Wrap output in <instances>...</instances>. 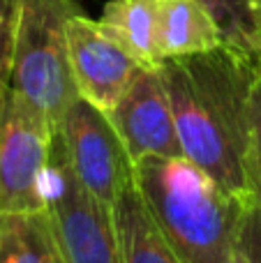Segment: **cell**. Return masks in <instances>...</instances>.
Listing matches in <instances>:
<instances>
[{"instance_id": "1", "label": "cell", "mask_w": 261, "mask_h": 263, "mask_svg": "<svg viewBox=\"0 0 261 263\" xmlns=\"http://www.w3.org/2000/svg\"><path fill=\"white\" fill-rule=\"evenodd\" d=\"M157 67L169 92L183 155L222 187L248 199V100L261 67L229 44L206 53L164 58Z\"/></svg>"}, {"instance_id": "2", "label": "cell", "mask_w": 261, "mask_h": 263, "mask_svg": "<svg viewBox=\"0 0 261 263\" xmlns=\"http://www.w3.org/2000/svg\"><path fill=\"white\" fill-rule=\"evenodd\" d=\"M134 185L183 263H231L250 201L183 157L134 164Z\"/></svg>"}, {"instance_id": "3", "label": "cell", "mask_w": 261, "mask_h": 263, "mask_svg": "<svg viewBox=\"0 0 261 263\" xmlns=\"http://www.w3.org/2000/svg\"><path fill=\"white\" fill-rule=\"evenodd\" d=\"M81 12L77 0H16L9 86L44 111L53 129L79 97L69 65L67 23Z\"/></svg>"}, {"instance_id": "4", "label": "cell", "mask_w": 261, "mask_h": 263, "mask_svg": "<svg viewBox=\"0 0 261 263\" xmlns=\"http://www.w3.org/2000/svg\"><path fill=\"white\" fill-rule=\"evenodd\" d=\"M53 139L44 111L9 86L0 114V213L46 210Z\"/></svg>"}, {"instance_id": "5", "label": "cell", "mask_w": 261, "mask_h": 263, "mask_svg": "<svg viewBox=\"0 0 261 263\" xmlns=\"http://www.w3.org/2000/svg\"><path fill=\"white\" fill-rule=\"evenodd\" d=\"M53 145L83 190L102 203L111 205L134 182V162L109 114L83 97H77L65 111Z\"/></svg>"}, {"instance_id": "6", "label": "cell", "mask_w": 261, "mask_h": 263, "mask_svg": "<svg viewBox=\"0 0 261 263\" xmlns=\"http://www.w3.org/2000/svg\"><path fill=\"white\" fill-rule=\"evenodd\" d=\"M46 213L65 263H125L111 205L83 190L55 145L46 178Z\"/></svg>"}, {"instance_id": "7", "label": "cell", "mask_w": 261, "mask_h": 263, "mask_svg": "<svg viewBox=\"0 0 261 263\" xmlns=\"http://www.w3.org/2000/svg\"><path fill=\"white\" fill-rule=\"evenodd\" d=\"M109 118L134 164L146 157H183L174 109L157 65H141Z\"/></svg>"}, {"instance_id": "8", "label": "cell", "mask_w": 261, "mask_h": 263, "mask_svg": "<svg viewBox=\"0 0 261 263\" xmlns=\"http://www.w3.org/2000/svg\"><path fill=\"white\" fill-rule=\"evenodd\" d=\"M67 44L79 97L109 114L143 63L125 51L100 26V21L86 16V12L69 18Z\"/></svg>"}, {"instance_id": "9", "label": "cell", "mask_w": 261, "mask_h": 263, "mask_svg": "<svg viewBox=\"0 0 261 263\" xmlns=\"http://www.w3.org/2000/svg\"><path fill=\"white\" fill-rule=\"evenodd\" d=\"M225 44L211 9L199 0H160V53L164 58L206 53Z\"/></svg>"}, {"instance_id": "10", "label": "cell", "mask_w": 261, "mask_h": 263, "mask_svg": "<svg viewBox=\"0 0 261 263\" xmlns=\"http://www.w3.org/2000/svg\"><path fill=\"white\" fill-rule=\"evenodd\" d=\"M111 215L125 263H183L157 229L134 182L111 203Z\"/></svg>"}, {"instance_id": "11", "label": "cell", "mask_w": 261, "mask_h": 263, "mask_svg": "<svg viewBox=\"0 0 261 263\" xmlns=\"http://www.w3.org/2000/svg\"><path fill=\"white\" fill-rule=\"evenodd\" d=\"M100 26L143 65H157L160 53V0H109Z\"/></svg>"}, {"instance_id": "12", "label": "cell", "mask_w": 261, "mask_h": 263, "mask_svg": "<svg viewBox=\"0 0 261 263\" xmlns=\"http://www.w3.org/2000/svg\"><path fill=\"white\" fill-rule=\"evenodd\" d=\"M0 263H65L46 210L0 215Z\"/></svg>"}, {"instance_id": "13", "label": "cell", "mask_w": 261, "mask_h": 263, "mask_svg": "<svg viewBox=\"0 0 261 263\" xmlns=\"http://www.w3.org/2000/svg\"><path fill=\"white\" fill-rule=\"evenodd\" d=\"M215 16L225 44L248 53L261 67V18L254 0H199Z\"/></svg>"}, {"instance_id": "14", "label": "cell", "mask_w": 261, "mask_h": 263, "mask_svg": "<svg viewBox=\"0 0 261 263\" xmlns=\"http://www.w3.org/2000/svg\"><path fill=\"white\" fill-rule=\"evenodd\" d=\"M245 190L250 203L261 205V69L254 77L248 100V136H245Z\"/></svg>"}, {"instance_id": "15", "label": "cell", "mask_w": 261, "mask_h": 263, "mask_svg": "<svg viewBox=\"0 0 261 263\" xmlns=\"http://www.w3.org/2000/svg\"><path fill=\"white\" fill-rule=\"evenodd\" d=\"M14 30H16V0H0V90L9 88Z\"/></svg>"}, {"instance_id": "16", "label": "cell", "mask_w": 261, "mask_h": 263, "mask_svg": "<svg viewBox=\"0 0 261 263\" xmlns=\"http://www.w3.org/2000/svg\"><path fill=\"white\" fill-rule=\"evenodd\" d=\"M238 250L250 263H261V205L250 203L238 236Z\"/></svg>"}, {"instance_id": "17", "label": "cell", "mask_w": 261, "mask_h": 263, "mask_svg": "<svg viewBox=\"0 0 261 263\" xmlns=\"http://www.w3.org/2000/svg\"><path fill=\"white\" fill-rule=\"evenodd\" d=\"M231 263H250V261H248V256H245L243 252L236 250V252H234V259H231Z\"/></svg>"}, {"instance_id": "18", "label": "cell", "mask_w": 261, "mask_h": 263, "mask_svg": "<svg viewBox=\"0 0 261 263\" xmlns=\"http://www.w3.org/2000/svg\"><path fill=\"white\" fill-rule=\"evenodd\" d=\"M254 9H257V14H259V18H261V0H254Z\"/></svg>"}, {"instance_id": "19", "label": "cell", "mask_w": 261, "mask_h": 263, "mask_svg": "<svg viewBox=\"0 0 261 263\" xmlns=\"http://www.w3.org/2000/svg\"><path fill=\"white\" fill-rule=\"evenodd\" d=\"M0 215H3V213H0Z\"/></svg>"}]
</instances>
